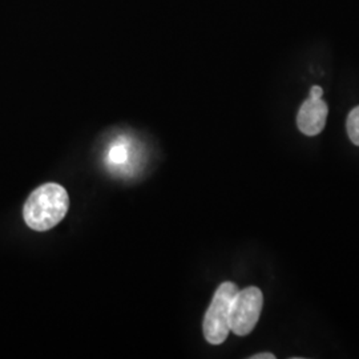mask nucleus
I'll return each mask as SVG.
<instances>
[{"label":"nucleus","mask_w":359,"mask_h":359,"mask_svg":"<svg viewBox=\"0 0 359 359\" xmlns=\"http://www.w3.org/2000/svg\"><path fill=\"white\" fill-rule=\"evenodd\" d=\"M347 135L359 147V107H355L347 117Z\"/></svg>","instance_id":"nucleus-5"},{"label":"nucleus","mask_w":359,"mask_h":359,"mask_svg":"<svg viewBox=\"0 0 359 359\" xmlns=\"http://www.w3.org/2000/svg\"><path fill=\"white\" fill-rule=\"evenodd\" d=\"M327 114H329L327 104L325 103L322 99L309 97L298 111L297 126L304 135L317 136L321 133L326 126Z\"/></svg>","instance_id":"nucleus-4"},{"label":"nucleus","mask_w":359,"mask_h":359,"mask_svg":"<svg viewBox=\"0 0 359 359\" xmlns=\"http://www.w3.org/2000/svg\"><path fill=\"white\" fill-rule=\"evenodd\" d=\"M322 95H323V90H322L320 86H314V87H311V90H310V97H314V99H322Z\"/></svg>","instance_id":"nucleus-7"},{"label":"nucleus","mask_w":359,"mask_h":359,"mask_svg":"<svg viewBox=\"0 0 359 359\" xmlns=\"http://www.w3.org/2000/svg\"><path fill=\"white\" fill-rule=\"evenodd\" d=\"M250 359H276V355L271 354V353H261V354L252 355Z\"/></svg>","instance_id":"nucleus-8"},{"label":"nucleus","mask_w":359,"mask_h":359,"mask_svg":"<svg viewBox=\"0 0 359 359\" xmlns=\"http://www.w3.org/2000/svg\"><path fill=\"white\" fill-rule=\"evenodd\" d=\"M238 292L237 285L224 283L218 286L215 297L206 310L203 330L210 345H221L231 333V305L233 297Z\"/></svg>","instance_id":"nucleus-2"},{"label":"nucleus","mask_w":359,"mask_h":359,"mask_svg":"<svg viewBox=\"0 0 359 359\" xmlns=\"http://www.w3.org/2000/svg\"><path fill=\"white\" fill-rule=\"evenodd\" d=\"M69 196L62 185L47 182L39 187L27 198L23 218L32 231H47L55 228L67 216Z\"/></svg>","instance_id":"nucleus-1"},{"label":"nucleus","mask_w":359,"mask_h":359,"mask_svg":"<svg viewBox=\"0 0 359 359\" xmlns=\"http://www.w3.org/2000/svg\"><path fill=\"white\" fill-rule=\"evenodd\" d=\"M262 306L264 295L258 287L250 286L244 290H238L231 301V332L240 337L252 333L259 320Z\"/></svg>","instance_id":"nucleus-3"},{"label":"nucleus","mask_w":359,"mask_h":359,"mask_svg":"<svg viewBox=\"0 0 359 359\" xmlns=\"http://www.w3.org/2000/svg\"><path fill=\"white\" fill-rule=\"evenodd\" d=\"M124 152H126V151H124V148H123L121 145L115 147V148L111 151V160H112L115 164L123 163L124 158H126V154H124Z\"/></svg>","instance_id":"nucleus-6"}]
</instances>
